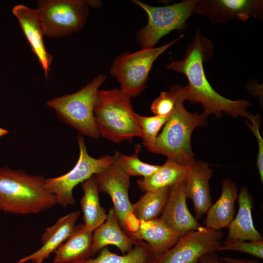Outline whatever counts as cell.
Listing matches in <instances>:
<instances>
[{
  "label": "cell",
  "mask_w": 263,
  "mask_h": 263,
  "mask_svg": "<svg viewBox=\"0 0 263 263\" xmlns=\"http://www.w3.org/2000/svg\"><path fill=\"white\" fill-rule=\"evenodd\" d=\"M212 50L211 42L198 31L184 57L172 61L167 68L186 76L188 80V85L184 87L186 100L201 104L207 116L213 114L219 118L224 112L233 117H244L250 122L254 115L247 110L250 105L247 101L227 99L215 91L208 82L203 62L210 57Z\"/></svg>",
  "instance_id": "1"
},
{
  "label": "cell",
  "mask_w": 263,
  "mask_h": 263,
  "mask_svg": "<svg viewBox=\"0 0 263 263\" xmlns=\"http://www.w3.org/2000/svg\"><path fill=\"white\" fill-rule=\"evenodd\" d=\"M45 178L21 169L0 167V212L15 215L38 214L56 204L44 188Z\"/></svg>",
  "instance_id": "2"
},
{
  "label": "cell",
  "mask_w": 263,
  "mask_h": 263,
  "mask_svg": "<svg viewBox=\"0 0 263 263\" xmlns=\"http://www.w3.org/2000/svg\"><path fill=\"white\" fill-rule=\"evenodd\" d=\"M184 88L169 120L157 137L153 153L164 155L184 166H190L196 161L192 151L191 137L198 127L207 124L204 113H191L186 110Z\"/></svg>",
  "instance_id": "3"
},
{
  "label": "cell",
  "mask_w": 263,
  "mask_h": 263,
  "mask_svg": "<svg viewBox=\"0 0 263 263\" xmlns=\"http://www.w3.org/2000/svg\"><path fill=\"white\" fill-rule=\"evenodd\" d=\"M134 113L131 98L120 89L98 91L94 115L100 136L115 143L141 137Z\"/></svg>",
  "instance_id": "4"
},
{
  "label": "cell",
  "mask_w": 263,
  "mask_h": 263,
  "mask_svg": "<svg viewBox=\"0 0 263 263\" xmlns=\"http://www.w3.org/2000/svg\"><path fill=\"white\" fill-rule=\"evenodd\" d=\"M106 77L99 75L79 91L50 100L46 104L59 118L80 133L95 139L100 137L94 115L99 87Z\"/></svg>",
  "instance_id": "5"
},
{
  "label": "cell",
  "mask_w": 263,
  "mask_h": 263,
  "mask_svg": "<svg viewBox=\"0 0 263 263\" xmlns=\"http://www.w3.org/2000/svg\"><path fill=\"white\" fill-rule=\"evenodd\" d=\"M77 140L79 154L74 168L62 175L44 180L45 188L55 196L56 204L63 208L75 204L73 193L75 187L114 163L117 157V151L113 156L92 157L87 151L83 136L79 135Z\"/></svg>",
  "instance_id": "6"
},
{
  "label": "cell",
  "mask_w": 263,
  "mask_h": 263,
  "mask_svg": "<svg viewBox=\"0 0 263 263\" xmlns=\"http://www.w3.org/2000/svg\"><path fill=\"white\" fill-rule=\"evenodd\" d=\"M157 47L142 48L133 53H125L117 56L113 62L111 74L120 84V90L131 97L139 95L145 88L154 62L168 48L182 38Z\"/></svg>",
  "instance_id": "7"
},
{
  "label": "cell",
  "mask_w": 263,
  "mask_h": 263,
  "mask_svg": "<svg viewBox=\"0 0 263 263\" xmlns=\"http://www.w3.org/2000/svg\"><path fill=\"white\" fill-rule=\"evenodd\" d=\"M132 1L142 8L148 16L147 23L138 35L140 46L147 48L153 47L171 31L184 29L187 19L194 14L198 0H185L164 6H152L137 0Z\"/></svg>",
  "instance_id": "8"
},
{
  "label": "cell",
  "mask_w": 263,
  "mask_h": 263,
  "mask_svg": "<svg viewBox=\"0 0 263 263\" xmlns=\"http://www.w3.org/2000/svg\"><path fill=\"white\" fill-rule=\"evenodd\" d=\"M87 2L81 0H44L37 2L45 36L62 38L82 28L87 15Z\"/></svg>",
  "instance_id": "9"
},
{
  "label": "cell",
  "mask_w": 263,
  "mask_h": 263,
  "mask_svg": "<svg viewBox=\"0 0 263 263\" xmlns=\"http://www.w3.org/2000/svg\"><path fill=\"white\" fill-rule=\"evenodd\" d=\"M99 192L111 197L120 225L129 236L135 230L139 221L132 214L129 196L130 177L116 163L94 175Z\"/></svg>",
  "instance_id": "10"
},
{
  "label": "cell",
  "mask_w": 263,
  "mask_h": 263,
  "mask_svg": "<svg viewBox=\"0 0 263 263\" xmlns=\"http://www.w3.org/2000/svg\"><path fill=\"white\" fill-rule=\"evenodd\" d=\"M223 233L205 226L181 236L175 244L164 253L159 263H199L204 255L221 251Z\"/></svg>",
  "instance_id": "11"
},
{
  "label": "cell",
  "mask_w": 263,
  "mask_h": 263,
  "mask_svg": "<svg viewBox=\"0 0 263 263\" xmlns=\"http://www.w3.org/2000/svg\"><path fill=\"white\" fill-rule=\"evenodd\" d=\"M194 14L205 16L212 23L243 21L250 17L261 19L263 1L258 0H198Z\"/></svg>",
  "instance_id": "12"
},
{
  "label": "cell",
  "mask_w": 263,
  "mask_h": 263,
  "mask_svg": "<svg viewBox=\"0 0 263 263\" xmlns=\"http://www.w3.org/2000/svg\"><path fill=\"white\" fill-rule=\"evenodd\" d=\"M185 181L169 188L164 209L159 218L179 236L197 229L201 225L188 207Z\"/></svg>",
  "instance_id": "13"
},
{
  "label": "cell",
  "mask_w": 263,
  "mask_h": 263,
  "mask_svg": "<svg viewBox=\"0 0 263 263\" xmlns=\"http://www.w3.org/2000/svg\"><path fill=\"white\" fill-rule=\"evenodd\" d=\"M12 13L17 19L32 51L38 57L44 70L45 76L47 77L53 56L47 51L43 42L45 33L38 10L19 4L13 7Z\"/></svg>",
  "instance_id": "14"
},
{
  "label": "cell",
  "mask_w": 263,
  "mask_h": 263,
  "mask_svg": "<svg viewBox=\"0 0 263 263\" xmlns=\"http://www.w3.org/2000/svg\"><path fill=\"white\" fill-rule=\"evenodd\" d=\"M80 215V211L76 210L59 217L55 224L45 229L41 237L42 246L19 259L17 263H43L68 238Z\"/></svg>",
  "instance_id": "15"
},
{
  "label": "cell",
  "mask_w": 263,
  "mask_h": 263,
  "mask_svg": "<svg viewBox=\"0 0 263 263\" xmlns=\"http://www.w3.org/2000/svg\"><path fill=\"white\" fill-rule=\"evenodd\" d=\"M213 171L207 162L197 161L190 166L185 180L187 198L193 203L196 220L207 213L211 205L209 182Z\"/></svg>",
  "instance_id": "16"
},
{
  "label": "cell",
  "mask_w": 263,
  "mask_h": 263,
  "mask_svg": "<svg viewBox=\"0 0 263 263\" xmlns=\"http://www.w3.org/2000/svg\"><path fill=\"white\" fill-rule=\"evenodd\" d=\"M122 228L113 207H111L104 222L94 230L93 234L92 256L108 245L117 247L122 254L129 252L136 241Z\"/></svg>",
  "instance_id": "17"
},
{
  "label": "cell",
  "mask_w": 263,
  "mask_h": 263,
  "mask_svg": "<svg viewBox=\"0 0 263 263\" xmlns=\"http://www.w3.org/2000/svg\"><path fill=\"white\" fill-rule=\"evenodd\" d=\"M237 196L236 184L229 178L224 179L220 197L214 204L211 205L206 213L204 222L205 226L216 231L228 228L234 218Z\"/></svg>",
  "instance_id": "18"
},
{
  "label": "cell",
  "mask_w": 263,
  "mask_h": 263,
  "mask_svg": "<svg viewBox=\"0 0 263 263\" xmlns=\"http://www.w3.org/2000/svg\"><path fill=\"white\" fill-rule=\"evenodd\" d=\"M239 209L228 227L227 240L256 241L263 240V235L255 227L251 210L253 198L248 188L243 186L237 199Z\"/></svg>",
  "instance_id": "19"
},
{
  "label": "cell",
  "mask_w": 263,
  "mask_h": 263,
  "mask_svg": "<svg viewBox=\"0 0 263 263\" xmlns=\"http://www.w3.org/2000/svg\"><path fill=\"white\" fill-rule=\"evenodd\" d=\"M130 237L146 242L154 251L163 255L175 244L180 236L158 217L139 221Z\"/></svg>",
  "instance_id": "20"
},
{
  "label": "cell",
  "mask_w": 263,
  "mask_h": 263,
  "mask_svg": "<svg viewBox=\"0 0 263 263\" xmlns=\"http://www.w3.org/2000/svg\"><path fill=\"white\" fill-rule=\"evenodd\" d=\"M93 232L84 223L75 225L68 238L55 252L53 263H68L92 257Z\"/></svg>",
  "instance_id": "21"
},
{
  "label": "cell",
  "mask_w": 263,
  "mask_h": 263,
  "mask_svg": "<svg viewBox=\"0 0 263 263\" xmlns=\"http://www.w3.org/2000/svg\"><path fill=\"white\" fill-rule=\"evenodd\" d=\"M162 255L146 242L137 240L132 249L125 254L117 255L105 247L96 257L68 263H159Z\"/></svg>",
  "instance_id": "22"
},
{
  "label": "cell",
  "mask_w": 263,
  "mask_h": 263,
  "mask_svg": "<svg viewBox=\"0 0 263 263\" xmlns=\"http://www.w3.org/2000/svg\"><path fill=\"white\" fill-rule=\"evenodd\" d=\"M189 166H183L168 158L165 163L150 176L137 180L142 192L155 191L172 186L186 180Z\"/></svg>",
  "instance_id": "23"
},
{
  "label": "cell",
  "mask_w": 263,
  "mask_h": 263,
  "mask_svg": "<svg viewBox=\"0 0 263 263\" xmlns=\"http://www.w3.org/2000/svg\"><path fill=\"white\" fill-rule=\"evenodd\" d=\"M83 194L79 201L84 224L94 231L105 221L107 214L100 204L97 185L94 175L81 184Z\"/></svg>",
  "instance_id": "24"
},
{
  "label": "cell",
  "mask_w": 263,
  "mask_h": 263,
  "mask_svg": "<svg viewBox=\"0 0 263 263\" xmlns=\"http://www.w3.org/2000/svg\"><path fill=\"white\" fill-rule=\"evenodd\" d=\"M169 188L145 192L138 201L132 204V214L139 221L158 218L161 214L169 193Z\"/></svg>",
  "instance_id": "25"
},
{
  "label": "cell",
  "mask_w": 263,
  "mask_h": 263,
  "mask_svg": "<svg viewBox=\"0 0 263 263\" xmlns=\"http://www.w3.org/2000/svg\"><path fill=\"white\" fill-rule=\"evenodd\" d=\"M134 152L131 155L121 154L117 151L115 161L118 166L130 177H149L156 171L160 165H152L141 161L138 154L141 150L139 144L134 145Z\"/></svg>",
  "instance_id": "26"
},
{
  "label": "cell",
  "mask_w": 263,
  "mask_h": 263,
  "mask_svg": "<svg viewBox=\"0 0 263 263\" xmlns=\"http://www.w3.org/2000/svg\"><path fill=\"white\" fill-rule=\"evenodd\" d=\"M171 113L166 116H144L134 113L135 117L141 129V138L143 144L148 150L153 152L158 132L169 120Z\"/></svg>",
  "instance_id": "27"
},
{
  "label": "cell",
  "mask_w": 263,
  "mask_h": 263,
  "mask_svg": "<svg viewBox=\"0 0 263 263\" xmlns=\"http://www.w3.org/2000/svg\"><path fill=\"white\" fill-rule=\"evenodd\" d=\"M183 87L178 85L172 86L169 92H162L152 103L150 110L155 115L166 116L174 110L180 97Z\"/></svg>",
  "instance_id": "28"
},
{
  "label": "cell",
  "mask_w": 263,
  "mask_h": 263,
  "mask_svg": "<svg viewBox=\"0 0 263 263\" xmlns=\"http://www.w3.org/2000/svg\"><path fill=\"white\" fill-rule=\"evenodd\" d=\"M224 250L241 252L263 259V240L246 242L226 239L223 242L221 248V251Z\"/></svg>",
  "instance_id": "29"
},
{
  "label": "cell",
  "mask_w": 263,
  "mask_h": 263,
  "mask_svg": "<svg viewBox=\"0 0 263 263\" xmlns=\"http://www.w3.org/2000/svg\"><path fill=\"white\" fill-rule=\"evenodd\" d=\"M251 124L246 122V125L254 134L258 142V151L257 158V167L262 183L263 182V140L260 132L261 125L260 117L258 115H254L250 121Z\"/></svg>",
  "instance_id": "30"
},
{
  "label": "cell",
  "mask_w": 263,
  "mask_h": 263,
  "mask_svg": "<svg viewBox=\"0 0 263 263\" xmlns=\"http://www.w3.org/2000/svg\"><path fill=\"white\" fill-rule=\"evenodd\" d=\"M199 263H224L215 252H210L203 256Z\"/></svg>",
  "instance_id": "31"
},
{
  "label": "cell",
  "mask_w": 263,
  "mask_h": 263,
  "mask_svg": "<svg viewBox=\"0 0 263 263\" xmlns=\"http://www.w3.org/2000/svg\"><path fill=\"white\" fill-rule=\"evenodd\" d=\"M220 258L224 263H262L258 260L252 259H239L229 257Z\"/></svg>",
  "instance_id": "32"
},
{
  "label": "cell",
  "mask_w": 263,
  "mask_h": 263,
  "mask_svg": "<svg viewBox=\"0 0 263 263\" xmlns=\"http://www.w3.org/2000/svg\"><path fill=\"white\" fill-rule=\"evenodd\" d=\"M8 133V131L0 127V138Z\"/></svg>",
  "instance_id": "33"
}]
</instances>
